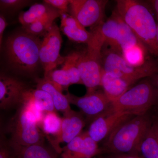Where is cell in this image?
Segmentation results:
<instances>
[{"label": "cell", "instance_id": "3", "mask_svg": "<svg viewBox=\"0 0 158 158\" xmlns=\"http://www.w3.org/2000/svg\"><path fill=\"white\" fill-rule=\"evenodd\" d=\"M42 40L39 37L24 31L9 36L6 40V51L11 68L23 74L34 73L40 62Z\"/></svg>", "mask_w": 158, "mask_h": 158}, {"label": "cell", "instance_id": "15", "mask_svg": "<svg viewBox=\"0 0 158 158\" xmlns=\"http://www.w3.org/2000/svg\"><path fill=\"white\" fill-rule=\"evenodd\" d=\"M62 151L69 158H92L102 154L98 143L90 138L87 131L73 139Z\"/></svg>", "mask_w": 158, "mask_h": 158}, {"label": "cell", "instance_id": "35", "mask_svg": "<svg viewBox=\"0 0 158 158\" xmlns=\"http://www.w3.org/2000/svg\"><path fill=\"white\" fill-rule=\"evenodd\" d=\"M62 158H69L67 156H66V155H65V153H63L62 154Z\"/></svg>", "mask_w": 158, "mask_h": 158}, {"label": "cell", "instance_id": "31", "mask_svg": "<svg viewBox=\"0 0 158 158\" xmlns=\"http://www.w3.org/2000/svg\"><path fill=\"white\" fill-rule=\"evenodd\" d=\"M8 25V23L3 15H0V45H2V43L3 33Z\"/></svg>", "mask_w": 158, "mask_h": 158}, {"label": "cell", "instance_id": "34", "mask_svg": "<svg viewBox=\"0 0 158 158\" xmlns=\"http://www.w3.org/2000/svg\"><path fill=\"white\" fill-rule=\"evenodd\" d=\"M157 16V33H156V40L158 46V15H156Z\"/></svg>", "mask_w": 158, "mask_h": 158}, {"label": "cell", "instance_id": "20", "mask_svg": "<svg viewBox=\"0 0 158 158\" xmlns=\"http://www.w3.org/2000/svg\"><path fill=\"white\" fill-rule=\"evenodd\" d=\"M24 100L31 101L44 113L56 112L53 102L49 94L41 89H28L24 95Z\"/></svg>", "mask_w": 158, "mask_h": 158}, {"label": "cell", "instance_id": "10", "mask_svg": "<svg viewBox=\"0 0 158 158\" xmlns=\"http://www.w3.org/2000/svg\"><path fill=\"white\" fill-rule=\"evenodd\" d=\"M43 36L40 50V60L45 77L58 65H62L65 57L60 55L62 37L60 29L55 23Z\"/></svg>", "mask_w": 158, "mask_h": 158}, {"label": "cell", "instance_id": "2", "mask_svg": "<svg viewBox=\"0 0 158 158\" xmlns=\"http://www.w3.org/2000/svg\"><path fill=\"white\" fill-rule=\"evenodd\" d=\"M116 2L115 10L132 30L148 52L158 60L157 22L152 9L135 0H117Z\"/></svg>", "mask_w": 158, "mask_h": 158}, {"label": "cell", "instance_id": "4", "mask_svg": "<svg viewBox=\"0 0 158 158\" xmlns=\"http://www.w3.org/2000/svg\"><path fill=\"white\" fill-rule=\"evenodd\" d=\"M116 112L138 116L158 109V91L149 78H146L128 89L112 102Z\"/></svg>", "mask_w": 158, "mask_h": 158}, {"label": "cell", "instance_id": "14", "mask_svg": "<svg viewBox=\"0 0 158 158\" xmlns=\"http://www.w3.org/2000/svg\"><path fill=\"white\" fill-rule=\"evenodd\" d=\"M86 120L81 112L72 110L64 115L62 118V126L59 135L50 141L51 144L58 153L62 151L59 144L65 142L68 144L73 139L82 133L85 126Z\"/></svg>", "mask_w": 158, "mask_h": 158}, {"label": "cell", "instance_id": "25", "mask_svg": "<svg viewBox=\"0 0 158 158\" xmlns=\"http://www.w3.org/2000/svg\"><path fill=\"white\" fill-rule=\"evenodd\" d=\"M62 123V118L56 112H48L44 113L40 127L47 135L53 136L56 138L60 133Z\"/></svg>", "mask_w": 158, "mask_h": 158}, {"label": "cell", "instance_id": "26", "mask_svg": "<svg viewBox=\"0 0 158 158\" xmlns=\"http://www.w3.org/2000/svg\"><path fill=\"white\" fill-rule=\"evenodd\" d=\"M147 53L150 54L143 45L139 44L127 49L123 52L122 55L128 63L134 66H138L152 59H146Z\"/></svg>", "mask_w": 158, "mask_h": 158}, {"label": "cell", "instance_id": "17", "mask_svg": "<svg viewBox=\"0 0 158 158\" xmlns=\"http://www.w3.org/2000/svg\"><path fill=\"white\" fill-rule=\"evenodd\" d=\"M132 86L124 79L113 76L102 70L101 87L111 102L116 100Z\"/></svg>", "mask_w": 158, "mask_h": 158}, {"label": "cell", "instance_id": "30", "mask_svg": "<svg viewBox=\"0 0 158 158\" xmlns=\"http://www.w3.org/2000/svg\"><path fill=\"white\" fill-rule=\"evenodd\" d=\"M106 156L100 158H143L140 155L130 154H105Z\"/></svg>", "mask_w": 158, "mask_h": 158}, {"label": "cell", "instance_id": "16", "mask_svg": "<svg viewBox=\"0 0 158 158\" xmlns=\"http://www.w3.org/2000/svg\"><path fill=\"white\" fill-rule=\"evenodd\" d=\"M60 29L72 41L87 44L91 41L93 34L85 29L68 13H61Z\"/></svg>", "mask_w": 158, "mask_h": 158}, {"label": "cell", "instance_id": "28", "mask_svg": "<svg viewBox=\"0 0 158 158\" xmlns=\"http://www.w3.org/2000/svg\"><path fill=\"white\" fill-rule=\"evenodd\" d=\"M44 3L49 5L60 13H68L69 0H44Z\"/></svg>", "mask_w": 158, "mask_h": 158}, {"label": "cell", "instance_id": "11", "mask_svg": "<svg viewBox=\"0 0 158 158\" xmlns=\"http://www.w3.org/2000/svg\"><path fill=\"white\" fill-rule=\"evenodd\" d=\"M65 95L69 103L78 107L81 113L86 116L87 120L90 122L112 107V102L103 90H96L81 97L69 93Z\"/></svg>", "mask_w": 158, "mask_h": 158}, {"label": "cell", "instance_id": "7", "mask_svg": "<svg viewBox=\"0 0 158 158\" xmlns=\"http://www.w3.org/2000/svg\"><path fill=\"white\" fill-rule=\"evenodd\" d=\"M10 134L9 144L27 146L43 144L44 135L35 116L27 105L22 104L11 118L8 128Z\"/></svg>", "mask_w": 158, "mask_h": 158}, {"label": "cell", "instance_id": "8", "mask_svg": "<svg viewBox=\"0 0 158 158\" xmlns=\"http://www.w3.org/2000/svg\"><path fill=\"white\" fill-rule=\"evenodd\" d=\"M102 51L87 46L85 50L81 52L78 68L82 84L87 88L86 94L96 91L101 85Z\"/></svg>", "mask_w": 158, "mask_h": 158}, {"label": "cell", "instance_id": "33", "mask_svg": "<svg viewBox=\"0 0 158 158\" xmlns=\"http://www.w3.org/2000/svg\"><path fill=\"white\" fill-rule=\"evenodd\" d=\"M149 78L152 82L153 85H154L158 91V73L152 76L149 77Z\"/></svg>", "mask_w": 158, "mask_h": 158}, {"label": "cell", "instance_id": "23", "mask_svg": "<svg viewBox=\"0 0 158 158\" xmlns=\"http://www.w3.org/2000/svg\"><path fill=\"white\" fill-rule=\"evenodd\" d=\"M81 51H73L65 57V60L60 70L70 79L72 85L83 84L78 68V61Z\"/></svg>", "mask_w": 158, "mask_h": 158}, {"label": "cell", "instance_id": "12", "mask_svg": "<svg viewBox=\"0 0 158 158\" xmlns=\"http://www.w3.org/2000/svg\"><path fill=\"white\" fill-rule=\"evenodd\" d=\"M133 116L116 112L112 107L90 122L87 132L90 138L98 143L104 141L118 126Z\"/></svg>", "mask_w": 158, "mask_h": 158}, {"label": "cell", "instance_id": "13", "mask_svg": "<svg viewBox=\"0 0 158 158\" xmlns=\"http://www.w3.org/2000/svg\"><path fill=\"white\" fill-rule=\"evenodd\" d=\"M28 90L19 80L1 75L0 76V108L9 110L22 105L24 95Z\"/></svg>", "mask_w": 158, "mask_h": 158}, {"label": "cell", "instance_id": "5", "mask_svg": "<svg viewBox=\"0 0 158 158\" xmlns=\"http://www.w3.org/2000/svg\"><path fill=\"white\" fill-rule=\"evenodd\" d=\"M92 29L91 32L94 41L102 46L105 44L110 46V48L121 54L131 47L141 44L116 10L107 19Z\"/></svg>", "mask_w": 158, "mask_h": 158}, {"label": "cell", "instance_id": "21", "mask_svg": "<svg viewBox=\"0 0 158 158\" xmlns=\"http://www.w3.org/2000/svg\"><path fill=\"white\" fill-rule=\"evenodd\" d=\"M16 158H58L56 155L43 144L27 146L11 145Z\"/></svg>", "mask_w": 158, "mask_h": 158}, {"label": "cell", "instance_id": "6", "mask_svg": "<svg viewBox=\"0 0 158 158\" xmlns=\"http://www.w3.org/2000/svg\"><path fill=\"white\" fill-rule=\"evenodd\" d=\"M102 69L106 73L124 79L132 85L158 73V60L151 59L141 66L128 63L120 53L110 48L102 51Z\"/></svg>", "mask_w": 158, "mask_h": 158}, {"label": "cell", "instance_id": "9", "mask_svg": "<svg viewBox=\"0 0 158 158\" xmlns=\"http://www.w3.org/2000/svg\"><path fill=\"white\" fill-rule=\"evenodd\" d=\"M69 13L84 27L94 28L105 20L106 0H69Z\"/></svg>", "mask_w": 158, "mask_h": 158}, {"label": "cell", "instance_id": "19", "mask_svg": "<svg viewBox=\"0 0 158 158\" xmlns=\"http://www.w3.org/2000/svg\"><path fill=\"white\" fill-rule=\"evenodd\" d=\"M139 155L143 158H158V111L141 142Z\"/></svg>", "mask_w": 158, "mask_h": 158}, {"label": "cell", "instance_id": "24", "mask_svg": "<svg viewBox=\"0 0 158 158\" xmlns=\"http://www.w3.org/2000/svg\"><path fill=\"white\" fill-rule=\"evenodd\" d=\"M60 11L58 10H55L45 17L28 25L23 27L24 31L27 34L37 37L44 35L53 24L55 20L57 18L60 17Z\"/></svg>", "mask_w": 158, "mask_h": 158}, {"label": "cell", "instance_id": "27", "mask_svg": "<svg viewBox=\"0 0 158 158\" xmlns=\"http://www.w3.org/2000/svg\"><path fill=\"white\" fill-rule=\"evenodd\" d=\"M31 2L27 0H1L0 6L3 11L14 12L28 6Z\"/></svg>", "mask_w": 158, "mask_h": 158}, {"label": "cell", "instance_id": "29", "mask_svg": "<svg viewBox=\"0 0 158 158\" xmlns=\"http://www.w3.org/2000/svg\"><path fill=\"white\" fill-rule=\"evenodd\" d=\"M0 158H16L14 149L9 144L7 146L1 143Z\"/></svg>", "mask_w": 158, "mask_h": 158}, {"label": "cell", "instance_id": "22", "mask_svg": "<svg viewBox=\"0 0 158 158\" xmlns=\"http://www.w3.org/2000/svg\"><path fill=\"white\" fill-rule=\"evenodd\" d=\"M56 10L45 3H36L32 5L27 11L20 13L19 20L23 27L28 25L45 17Z\"/></svg>", "mask_w": 158, "mask_h": 158}, {"label": "cell", "instance_id": "1", "mask_svg": "<svg viewBox=\"0 0 158 158\" xmlns=\"http://www.w3.org/2000/svg\"><path fill=\"white\" fill-rule=\"evenodd\" d=\"M158 111L151 110L123 122L103 141L102 154L139 155L141 142Z\"/></svg>", "mask_w": 158, "mask_h": 158}, {"label": "cell", "instance_id": "32", "mask_svg": "<svg viewBox=\"0 0 158 158\" xmlns=\"http://www.w3.org/2000/svg\"><path fill=\"white\" fill-rule=\"evenodd\" d=\"M149 7L158 15V0H150L147 1Z\"/></svg>", "mask_w": 158, "mask_h": 158}, {"label": "cell", "instance_id": "18", "mask_svg": "<svg viewBox=\"0 0 158 158\" xmlns=\"http://www.w3.org/2000/svg\"><path fill=\"white\" fill-rule=\"evenodd\" d=\"M36 83V88L44 90L49 94L56 111H60L64 115L72 110L71 109L70 103L66 95H64L62 91L56 88L48 79L45 77L37 79Z\"/></svg>", "mask_w": 158, "mask_h": 158}]
</instances>
